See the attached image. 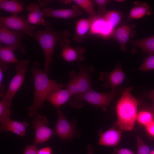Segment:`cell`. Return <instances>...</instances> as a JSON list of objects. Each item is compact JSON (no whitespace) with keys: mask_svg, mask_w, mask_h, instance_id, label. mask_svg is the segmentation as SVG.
I'll return each mask as SVG.
<instances>
[{"mask_svg":"<svg viewBox=\"0 0 154 154\" xmlns=\"http://www.w3.org/2000/svg\"><path fill=\"white\" fill-rule=\"evenodd\" d=\"M16 50V48L13 46L0 45V68L3 71L8 69V64L18 62L19 61L14 54Z\"/></svg>","mask_w":154,"mask_h":154,"instance_id":"e0dca14e","label":"cell"},{"mask_svg":"<svg viewBox=\"0 0 154 154\" xmlns=\"http://www.w3.org/2000/svg\"><path fill=\"white\" fill-rule=\"evenodd\" d=\"M130 43L133 46L139 48L145 53L154 54V35L140 40H131Z\"/></svg>","mask_w":154,"mask_h":154,"instance_id":"603a6c76","label":"cell"},{"mask_svg":"<svg viewBox=\"0 0 154 154\" xmlns=\"http://www.w3.org/2000/svg\"><path fill=\"white\" fill-rule=\"evenodd\" d=\"M150 154H154V149L151 151Z\"/></svg>","mask_w":154,"mask_h":154,"instance_id":"60d3db41","label":"cell"},{"mask_svg":"<svg viewBox=\"0 0 154 154\" xmlns=\"http://www.w3.org/2000/svg\"><path fill=\"white\" fill-rule=\"evenodd\" d=\"M0 26L9 29L22 31L25 34L33 37L36 28L31 26L29 23L23 17L17 14H13L6 17H0Z\"/></svg>","mask_w":154,"mask_h":154,"instance_id":"ba28073f","label":"cell"},{"mask_svg":"<svg viewBox=\"0 0 154 154\" xmlns=\"http://www.w3.org/2000/svg\"><path fill=\"white\" fill-rule=\"evenodd\" d=\"M132 88L129 87L123 90L116 104L115 125L121 130H132L136 120L139 102L131 94Z\"/></svg>","mask_w":154,"mask_h":154,"instance_id":"7a4b0ae2","label":"cell"},{"mask_svg":"<svg viewBox=\"0 0 154 154\" xmlns=\"http://www.w3.org/2000/svg\"><path fill=\"white\" fill-rule=\"evenodd\" d=\"M38 149L36 146L33 145H27L23 154H37Z\"/></svg>","mask_w":154,"mask_h":154,"instance_id":"1f68e13d","label":"cell"},{"mask_svg":"<svg viewBox=\"0 0 154 154\" xmlns=\"http://www.w3.org/2000/svg\"><path fill=\"white\" fill-rule=\"evenodd\" d=\"M136 27L134 24L125 25L114 29L112 38L119 43L122 50L126 51V46L131 37H134L136 33L133 29Z\"/></svg>","mask_w":154,"mask_h":154,"instance_id":"5bb4252c","label":"cell"},{"mask_svg":"<svg viewBox=\"0 0 154 154\" xmlns=\"http://www.w3.org/2000/svg\"><path fill=\"white\" fill-rule=\"evenodd\" d=\"M92 19L82 18L76 23L75 32L74 37V39L78 42L83 41L85 36L90 30L92 24Z\"/></svg>","mask_w":154,"mask_h":154,"instance_id":"7402d4cb","label":"cell"},{"mask_svg":"<svg viewBox=\"0 0 154 154\" xmlns=\"http://www.w3.org/2000/svg\"><path fill=\"white\" fill-rule=\"evenodd\" d=\"M30 70L33 75L34 92L32 104L28 108V116L31 117L43 106L44 102L50 93L56 89L62 88L66 85L50 80L47 73L39 69V62H34Z\"/></svg>","mask_w":154,"mask_h":154,"instance_id":"6da1fadb","label":"cell"},{"mask_svg":"<svg viewBox=\"0 0 154 154\" xmlns=\"http://www.w3.org/2000/svg\"><path fill=\"white\" fill-rule=\"evenodd\" d=\"M78 68L80 70L78 74L74 70L70 72L69 80L66 85V89L72 96L93 89L90 74L93 72L94 67L81 64Z\"/></svg>","mask_w":154,"mask_h":154,"instance_id":"277c9868","label":"cell"},{"mask_svg":"<svg viewBox=\"0 0 154 154\" xmlns=\"http://www.w3.org/2000/svg\"><path fill=\"white\" fill-rule=\"evenodd\" d=\"M72 96V94L66 89L59 88L50 93L46 100L48 101L56 108H59L66 103Z\"/></svg>","mask_w":154,"mask_h":154,"instance_id":"ffe728a7","label":"cell"},{"mask_svg":"<svg viewBox=\"0 0 154 154\" xmlns=\"http://www.w3.org/2000/svg\"><path fill=\"white\" fill-rule=\"evenodd\" d=\"M57 119L54 129V136L61 139H66L73 136L74 128L72 123L66 119L63 112L59 108H56Z\"/></svg>","mask_w":154,"mask_h":154,"instance_id":"7c38bea8","label":"cell"},{"mask_svg":"<svg viewBox=\"0 0 154 154\" xmlns=\"http://www.w3.org/2000/svg\"><path fill=\"white\" fill-rule=\"evenodd\" d=\"M145 127L147 133L151 136L154 137V120Z\"/></svg>","mask_w":154,"mask_h":154,"instance_id":"d590c367","label":"cell"},{"mask_svg":"<svg viewBox=\"0 0 154 154\" xmlns=\"http://www.w3.org/2000/svg\"><path fill=\"white\" fill-rule=\"evenodd\" d=\"M3 71L0 68V96L1 98L4 95L5 87L2 83V80L3 78Z\"/></svg>","mask_w":154,"mask_h":154,"instance_id":"e575fe53","label":"cell"},{"mask_svg":"<svg viewBox=\"0 0 154 154\" xmlns=\"http://www.w3.org/2000/svg\"><path fill=\"white\" fill-rule=\"evenodd\" d=\"M138 69L141 71H147L154 70V54L149 55L146 57Z\"/></svg>","mask_w":154,"mask_h":154,"instance_id":"f1b7e54d","label":"cell"},{"mask_svg":"<svg viewBox=\"0 0 154 154\" xmlns=\"http://www.w3.org/2000/svg\"><path fill=\"white\" fill-rule=\"evenodd\" d=\"M154 114L151 107L142 110L137 113L136 120L140 124L145 127L154 120Z\"/></svg>","mask_w":154,"mask_h":154,"instance_id":"484cf974","label":"cell"},{"mask_svg":"<svg viewBox=\"0 0 154 154\" xmlns=\"http://www.w3.org/2000/svg\"><path fill=\"white\" fill-rule=\"evenodd\" d=\"M31 117L32 126L35 130L33 145L43 143L54 136V129L47 126L49 122L45 116L37 113Z\"/></svg>","mask_w":154,"mask_h":154,"instance_id":"8992f818","label":"cell"},{"mask_svg":"<svg viewBox=\"0 0 154 154\" xmlns=\"http://www.w3.org/2000/svg\"><path fill=\"white\" fill-rule=\"evenodd\" d=\"M116 1H117L118 2H123L124 1L123 0H117Z\"/></svg>","mask_w":154,"mask_h":154,"instance_id":"b9f144b4","label":"cell"},{"mask_svg":"<svg viewBox=\"0 0 154 154\" xmlns=\"http://www.w3.org/2000/svg\"><path fill=\"white\" fill-rule=\"evenodd\" d=\"M103 16L108 23L114 29L121 21L122 15L119 11L111 10L107 11Z\"/></svg>","mask_w":154,"mask_h":154,"instance_id":"4316f807","label":"cell"},{"mask_svg":"<svg viewBox=\"0 0 154 154\" xmlns=\"http://www.w3.org/2000/svg\"><path fill=\"white\" fill-rule=\"evenodd\" d=\"M142 98H147L152 101L154 103V89L147 91L141 96Z\"/></svg>","mask_w":154,"mask_h":154,"instance_id":"836d02e7","label":"cell"},{"mask_svg":"<svg viewBox=\"0 0 154 154\" xmlns=\"http://www.w3.org/2000/svg\"><path fill=\"white\" fill-rule=\"evenodd\" d=\"M25 33L22 31H13L0 26V43L15 47L20 52L25 53V46L21 43Z\"/></svg>","mask_w":154,"mask_h":154,"instance_id":"9c48e42d","label":"cell"},{"mask_svg":"<svg viewBox=\"0 0 154 154\" xmlns=\"http://www.w3.org/2000/svg\"><path fill=\"white\" fill-rule=\"evenodd\" d=\"M151 107L154 114V103H153L152 106Z\"/></svg>","mask_w":154,"mask_h":154,"instance_id":"ab89813d","label":"cell"},{"mask_svg":"<svg viewBox=\"0 0 154 154\" xmlns=\"http://www.w3.org/2000/svg\"><path fill=\"white\" fill-rule=\"evenodd\" d=\"M67 3L70 1L74 2L79 8H81L84 10L90 18H93L97 15L94 9V0H67Z\"/></svg>","mask_w":154,"mask_h":154,"instance_id":"d4e9b609","label":"cell"},{"mask_svg":"<svg viewBox=\"0 0 154 154\" xmlns=\"http://www.w3.org/2000/svg\"><path fill=\"white\" fill-rule=\"evenodd\" d=\"M52 149L49 147H45L38 150L37 154H52Z\"/></svg>","mask_w":154,"mask_h":154,"instance_id":"8d00e7d4","label":"cell"},{"mask_svg":"<svg viewBox=\"0 0 154 154\" xmlns=\"http://www.w3.org/2000/svg\"><path fill=\"white\" fill-rule=\"evenodd\" d=\"M116 96V92L111 91L110 93H102L92 89L73 96V99L71 102L84 101L100 108L104 112H105Z\"/></svg>","mask_w":154,"mask_h":154,"instance_id":"5b68a950","label":"cell"},{"mask_svg":"<svg viewBox=\"0 0 154 154\" xmlns=\"http://www.w3.org/2000/svg\"><path fill=\"white\" fill-rule=\"evenodd\" d=\"M44 17H51L57 18L70 19L80 16L82 12L76 5H73L70 9H54L45 8L42 10Z\"/></svg>","mask_w":154,"mask_h":154,"instance_id":"9a60e30c","label":"cell"},{"mask_svg":"<svg viewBox=\"0 0 154 154\" xmlns=\"http://www.w3.org/2000/svg\"><path fill=\"white\" fill-rule=\"evenodd\" d=\"M27 20L30 24L42 25L44 26L46 21L44 19V13L40 9V6L37 3H31L27 5Z\"/></svg>","mask_w":154,"mask_h":154,"instance_id":"ac0fdd59","label":"cell"},{"mask_svg":"<svg viewBox=\"0 0 154 154\" xmlns=\"http://www.w3.org/2000/svg\"><path fill=\"white\" fill-rule=\"evenodd\" d=\"M1 124V130L11 132L21 136L25 135L26 128L29 125V123L27 121L19 122L11 118Z\"/></svg>","mask_w":154,"mask_h":154,"instance_id":"d6986e66","label":"cell"},{"mask_svg":"<svg viewBox=\"0 0 154 154\" xmlns=\"http://www.w3.org/2000/svg\"><path fill=\"white\" fill-rule=\"evenodd\" d=\"M60 42V46L62 48L61 56L65 60L72 62L75 61H83L84 60L85 57L83 54L85 50L84 47L71 46L67 38L62 39Z\"/></svg>","mask_w":154,"mask_h":154,"instance_id":"4fadbf2b","label":"cell"},{"mask_svg":"<svg viewBox=\"0 0 154 154\" xmlns=\"http://www.w3.org/2000/svg\"><path fill=\"white\" fill-rule=\"evenodd\" d=\"M121 137V130L110 128L100 134L98 143L104 146H116L119 143Z\"/></svg>","mask_w":154,"mask_h":154,"instance_id":"2e32d148","label":"cell"},{"mask_svg":"<svg viewBox=\"0 0 154 154\" xmlns=\"http://www.w3.org/2000/svg\"><path fill=\"white\" fill-rule=\"evenodd\" d=\"M29 61L28 59L19 61L14 67L16 74L11 80L8 89L2 97V100L11 101L23 82Z\"/></svg>","mask_w":154,"mask_h":154,"instance_id":"52a82bcc","label":"cell"},{"mask_svg":"<svg viewBox=\"0 0 154 154\" xmlns=\"http://www.w3.org/2000/svg\"><path fill=\"white\" fill-rule=\"evenodd\" d=\"M94 3L98 7V11L97 15H98L104 16L107 11L106 7L108 4L111 1L110 0H95Z\"/></svg>","mask_w":154,"mask_h":154,"instance_id":"4dcf8cb0","label":"cell"},{"mask_svg":"<svg viewBox=\"0 0 154 154\" xmlns=\"http://www.w3.org/2000/svg\"><path fill=\"white\" fill-rule=\"evenodd\" d=\"M133 4L134 7L131 10L128 15L127 19L128 21L139 19L145 15H151V9L150 6L147 3L137 1H134Z\"/></svg>","mask_w":154,"mask_h":154,"instance_id":"44dd1931","label":"cell"},{"mask_svg":"<svg viewBox=\"0 0 154 154\" xmlns=\"http://www.w3.org/2000/svg\"><path fill=\"white\" fill-rule=\"evenodd\" d=\"M91 19L92 24L89 33L90 35L99 36L104 40L112 38L115 29L108 23L103 16L97 15L96 17Z\"/></svg>","mask_w":154,"mask_h":154,"instance_id":"8fae6325","label":"cell"},{"mask_svg":"<svg viewBox=\"0 0 154 154\" xmlns=\"http://www.w3.org/2000/svg\"><path fill=\"white\" fill-rule=\"evenodd\" d=\"M11 101L1 100L0 101V123L2 124L10 119L11 112L10 107Z\"/></svg>","mask_w":154,"mask_h":154,"instance_id":"83f0119b","label":"cell"},{"mask_svg":"<svg viewBox=\"0 0 154 154\" xmlns=\"http://www.w3.org/2000/svg\"><path fill=\"white\" fill-rule=\"evenodd\" d=\"M87 154H94V148L91 145L89 144L87 146Z\"/></svg>","mask_w":154,"mask_h":154,"instance_id":"f35d334b","label":"cell"},{"mask_svg":"<svg viewBox=\"0 0 154 154\" xmlns=\"http://www.w3.org/2000/svg\"><path fill=\"white\" fill-rule=\"evenodd\" d=\"M111 154H135L131 150L127 149L115 148Z\"/></svg>","mask_w":154,"mask_h":154,"instance_id":"d6a6232c","label":"cell"},{"mask_svg":"<svg viewBox=\"0 0 154 154\" xmlns=\"http://www.w3.org/2000/svg\"><path fill=\"white\" fill-rule=\"evenodd\" d=\"M124 72L120 64L110 72H102L100 73L99 79L104 81L103 86L106 88H110L112 92H116V89L123 83L125 79Z\"/></svg>","mask_w":154,"mask_h":154,"instance_id":"30bf717a","label":"cell"},{"mask_svg":"<svg viewBox=\"0 0 154 154\" xmlns=\"http://www.w3.org/2000/svg\"><path fill=\"white\" fill-rule=\"evenodd\" d=\"M38 1L39 6L42 7L43 9L45 8V7L52 1L51 0H40Z\"/></svg>","mask_w":154,"mask_h":154,"instance_id":"74e56055","label":"cell"},{"mask_svg":"<svg viewBox=\"0 0 154 154\" xmlns=\"http://www.w3.org/2000/svg\"><path fill=\"white\" fill-rule=\"evenodd\" d=\"M24 1L17 0H0V8L12 13L13 14L24 11Z\"/></svg>","mask_w":154,"mask_h":154,"instance_id":"cb8c5ba5","label":"cell"},{"mask_svg":"<svg viewBox=\"0 0 154 154\" xmlns=\"http://www.w3.org/2000/svg\"><path fill=\"white\" fill-rule=\"evenodd\" d=\"M44 27V30L37 29L32 38L38 42L42 49L45 59L44 70L49 73L51 64L53 61L52 57L57 43L64 38H68L70 33L67 30H54L47 21Z\"/></svg>","mask_w":154,"mask_h":154,"instance_id":"3957f363","label":"cell"},{"mask_svg":"<svg viewBox=\"0 0 154 154\" xmlns=\"http://www.w3.org/2000/svg\"><path fill=\"white\" fill-rule=\"evenodd\" d=\"M137 154H150L149 146L139 136L137 137Z\"/></svg>","mask_w":154,"mask_h":154,"instance_id":"f546056e","label":"cell"}]
</instances>
